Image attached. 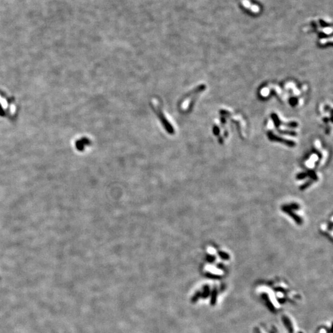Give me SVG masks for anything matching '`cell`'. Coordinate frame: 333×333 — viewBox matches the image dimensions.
Listing matches in <instances>:
<instances>
[{
  "label": "cell",
  "mask_w": 333,
  "mask_h": 333,
  "mask_svg": "<svg viewBox=\"0 0 333 333\" xmlns=\"http://www.w3.org/2000/svg\"><path fill=\"white\" fill-rule=\"evenodd\" d=\"M150 105H151L152 109L154 113L156 114L158 119H159L160 122H161L165 130H166V132L171 134H174V133H175V130H174V129L172 126V124L169 122L167 118H166V117L165 116L162 109L159 107H156V106H154L153 104H150Z\"/></svg>",
  "instance_id": "cell-1"
}]
</instances>
